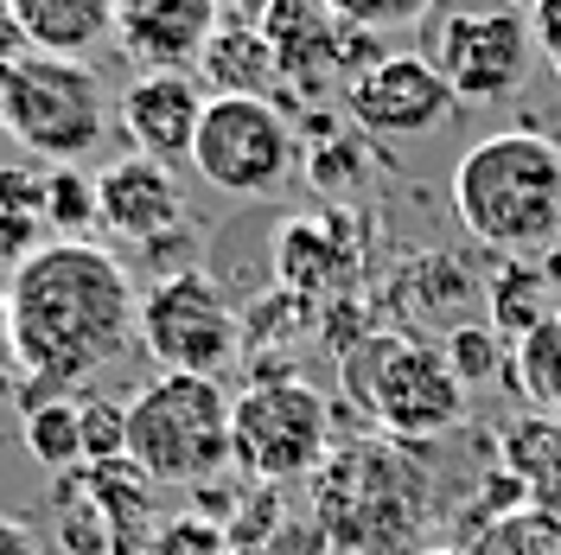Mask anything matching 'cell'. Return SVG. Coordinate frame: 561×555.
Returning <instances> with one entry per match:
<instances>
[{
    "label": "cell",
    "mask_w": 561,
    "mask_h": 555,
    "mask_svg": "<svg viewBox=\"0 0 561 555\" xmlns=\"http://www.w3.org/2000/svg\"><path fill=\"white\" fill-rule=\"evenodd\" d=\"M7 319L20 351V396L13 403H51L77 383L128 358L140 339V294L128 269L90 237H51L7 281Z\"/></svg>",
    "instance_id": "6da1fadb"
},
{
    "label": "cell",
    "mask_w": 561,
    "mask_h": 555,
    "mask_svg": "<svg viewBox=\"0 0 561 555\" xmlns=\"http://www.w3.org/2000/svg\"><path fill=\"white\" fill-rule=\"evenodd\" d=\"M454 217L491 256L542 262L561 243V140L536 128H497L454 167Z\"/></svg>",
    "instance_id": "7a4b0ae2"
},
{
    "label": "cell",
    "mask_w": 561,
    "mask_h": 555,
    "mask_svg": "<svg viewBox=\"0 0 561 555\" xmlns=\"http://www.w3.org/2000/svg\"><path fill=\"white\" fill-rule=\"evenodd\" d=\"M319 523L345 555H421L434 486L415 466L409 441H364L332 453L313 473Z\"/></svg>",
    "instance_id": "3957f363"
},
{
    "label": "cell",
    "mask_w": 561,
    "mask_h": 555,
    "mask_svg": "<svg viewBox=\"0 0 561 555\" xmlns=\"http://www.w3.org/2000/svg\"><path fill=\"white\" fill-rule=\"evenodd\" d=\"M339 389L389 441H409V448L454 434L472 403L440 339H415V332H357L339 351Z\"/></svg>",
    "instance_id": "277c9868"
},
{
    "label": "cell",
    "mask_w": 561,
    "mask_h": 555,
    "mask_svg": "<svg viewBox=\"0 0 561 555\" xmlns=\"http://www.w3.org/2000/svg\"><path fill=\"white\" fill-rule=\"evenodd\" d=\"M230 389L224 377H160L128 396V460L153 486H210L230 466Z\"/></svg>",
    "instance_id": "5b68a950"
},
{
    "label": "cell",
    "mask_w": 561,
    "mask_h": 555,
    "mask_svg": "<svg viewBox=\"0 0 561 555\" xmlns=\"http://www.w3.org/2000/svg\"><path fill=\"white\" fill-rule=\"evenodd\" d=\"M0 128L33 154L38 167H77L108 135V90L90 58L26 52L0 77Z\"/></svg>",
    "instance_id": "8992f818"
},
{
    "label": "cell",
    "mask_w": 561,
    "mask_h": 555,
    "mask_svg": "<svg viewBox=\"0 0 561 555\" xmlns=\"http://www.w3.org/2000/svg\"><path fill=\"white\" fill-rule=\"evenodd\" d=\"M332 460V403L300 377H255L230 403V466L255 486L313 479Z\"/></svg>",
    "instance_id": "52a82bcc"
},
{
    "label": "cell",
    "mask_w": 561,
    "mask_h": 555,
    "mask_svg": "<svg viewBox=\"0 0 561 555\" xmlns=\"http://www.w3.org/2000/svg\"><path fill=\"white\" fill-rule=\"evenodd\" d=\"M192 167L217 199H275L300 167V135L268 97H210Z\"/></svg>",
    "instance_id": "ba28073f"
},
{
    "label": "cell",
    "mask_w": 561,
    "mask_h": 555,
    "mask_svg": "<svg viewBox=\"0 0 561 555\" xmlns=\"http://www.w3.org/2000/svg\"><path fill=\"white\" fill-rule=\"evenodd\" d=\"M140 351L179 377H224L243 358V313L205 269H173L140 294Z\"/></svg>",
    "instance_id": "9c48e42d"
},
{
    "label": "cell",
    "mask_w": 561,
    "mask_h": 555,
    "mask_svg": "<svg viewBox=\"0 0 561 555\" xmlns=\"http://www.w3.org/2000/svg\"><path fill=\"white\" fill-rule=\"evenodd\" d=\"M434 70L447 77L459 109L511 103L536 70V33L517 7H459L434 26Z\"/></svg>",
    "instance_id": "30bf717a"
},
{
    "label": "cell",
    "mask_w": 561,
    "mask_h": 555,
    "mask_svg": "<svg viewBox=\"0 0 561 555\" xmlns=\"http://www.w3.org/2000/svg\"><path fill=\"white\" fill-rule=\"evenodd\" d=\"M454 90L447 77L434 70V58L421 52H389V58H370L345 83V115L357 135L370 140H421L434 128H447L454 115Z\"/></svg>",
    "instance_id": "8fae6325"
},
{
    "label": "cell",
    "mask_w": 561,
    "mask_h": 555,
    "mask_svg": "<svg viewBox=\"0 0 561 555\" xmlns=\"http://www.w3.org/2000/svg\"><path fill=\"white\" fill-rule=\"evenodd\" d=\"M224 20V0H115V45L140 70H198Z\"/></svg>",
    "instance_id": "7c38bea8"
},
{
    "label": "cell",
    "mask_w": 561,
    "mask_h": 555,
    "mask_svg": "<svg viewBox=\"0 0 561 555\" xmlns=\"http://www.w3.org/2000/svg\"><path fill=\"white\" fill-rule=\"evenodd\" d=\"M96 205H103V230L122 243H167L185 230V199H179V173L153 154H128L108 160L96 173Z\"/></svg>",
    "instance_id": "4fadbf2b"
},
{
    "label": "cell",
    "mask_w": 561,
    "mask_h": 555,
    "mask_svg": "<svg viewBox=\"0 0 561 555\" xmlns=\"http://www.w3.org/2000/svg\"><path fill=\"white\" fill-rule=\"evenodd\" d=\"M205 103L210 90L198 83V70H140L122 90V128L135 140V154H153V160L179 167V160H192Z\"/></svg>",
    "instance_id": "5bb4252c"
},
{
    "label": "cell",
    "mask_w": 561,
    "mask_h": 555,
    "mask_svg": "<svg viewBox=\"0 0 561 555\" xmlns=\"http://www.w3.org/2000/svg\"><path fill=\"white\" fill-rule=\"evenodd\" d=\"M351 269H357V249L339 237V217H294V224H280L275 275H280L287 294L319 301V294L345 287Z\"/></svg>",
    "instance_id": "9a60e30c"
},
{
    "label": "cell",
    "mask_w": 561,
    "mask_h": 555,
    "mask_svg": "<svg viewBox=\"0 0 561 555\" xmlns=\"http://www.w3.org/2000/svg\"><path fill=\"white\" fill-rule=\"evenodd\" d=\"M497 466L524 479L529 511L561 523V416H517L497 434Z\"/></svg>",
    "instance_id": "2e32d148"
},
{
    "label": "cell",
    "mask_w": 561,
    "mask_h": 555,
    "mask_svg": "<svg viewBox=\"0 0 561 555\" xmlns=\"http://www.w3.org/2000/svg\"><path fill=\"white\" fill-rule=\"evenodd\" d=\"M7 13L26 26L33 52L51 58H90L115 38V0H7Z\"/></svg>",
    "instance_id": "e0dca14e"
},
{
    "label": "cell",
    "mask_w": 561,
    "mask_h": 555,
    "mask_svg": "<svg viewBox=\"0 0 561 555\" xmlns=\"http://www.w3.org/2000/svg\"><path fill=\"white\" fill-rule=\"evenodd\" d=\"M198 77L210 83V97H268L280 83V65L255 20H224V33L198 58Z\"/></svg>",
    "instance_id": "ac0fdd59"
},
{
    "label": "cell",
    "mask_w": 561,
    "mask_h": 555,
    "mask_svg": "<svg viewBox=\"0 0 561 555\" xmlns=\"http://www.w3.org/2000/svg\"><path fill=\"white\" fill-rule=\"evenodd\" d=\"M485 307H491V326L517 346L524 332H536L556 307V275L529 256H497V275L485 281Z\"/></svg>",
    "instance_id": "d6986e66"
},
{
    "label": "cell",
    "mask_w": 561,
    "mask_h": 555,
    "mask_svg": "<svg viewBox=\"0 0 561 555\" xmlns=\"http://www.w3.org/2000/svg\"><path fill=\"white\" fill-rule=\"evenodd\" d=\"M396 301L415 313H447V326H459L466 319V307L472 301H485L479 294V281L466 275V262L459 256H440V249H427L421 262H409L402 269V281H396Z\"/></svg>",
    "instance_id": "ffe728a7"
},
{
    "label": "cell",
    "mask_w": 561,
    "mask_h": 555,
    "mask_svg": "<svg viewBox=\"0 0 561 555\" xmlns=\"http://www.w3.org/2000/svg\"><path fill=\"white\" fill-rule=\"evenodd\" d=\"M511 389L536 416H561V313H549L536 332L511 346Z\"/></svg>",
    "instance_id": "44dd1931"
},
{
    "label": "cell",
    "mask_w": 561,
    "mask_h": 555,
    "mask_svg": "<svg viewBox=\"0 0 561 555\" xmlns=\"http://www.w3.org/2000/svg\"><path fill=\"white\" fill-rule=\"evenodd\" d=\"M26 453L51 473H77L83 466V403H70V396L33 403L26 409Z\"/></svg>",
    "instance_id": "7402d4cb"
},
{
    "label": "cell",
    "mask_w": 561,
    "mask_h": 555,
    "mask_svg": "<svg viewBox=\"0 0 561 555\" xmlns=\"http://www.w3.org/2000/svg\"><path fill=\"white\" fill-rule=\"evenodd\" d=\"M440 351H447V364H454V377L466 389H485V383L511 377V339L497 332V326H479V319H459L440 332Z\"/></svg>",
    "instance_id": "603a6c76"
},
{
    "label": "cell",
    "mask_w": 561,
    "mask_h": 555,
    "mask_svg": "<svg viewBox=\"0 0 561 555\" xmlns=\"http://www.w3.org/2000/svg\"><path fill=\"white\" fill-rule=\"evenodd\" d=\"M96 224H103L96 179L77 173V167H51L45 173V230L51 237H90Z\"/></svg>",
    "instance_id": "cb8c5ba5"
},
{
    "label": "cell",
    "mask_w": 561,
    "mask_h": 555,
    "mask_svg": "<svg viewBox=\"0 0 561 555\" xmlns=\"http://www.w3.org/2000/svg\"><path fill=\"white\" fill-rule=\"evenodd\" d=\"M472 555H561V523H549L542 511H504V518H491L472 543Z\"/></svg>",
    "instance_id": "d4e9b609"
},
{
    "label": "cell",
    "mask_w": 561,
    "mask_h": 555,
    "mask_svg": "<svg viewBox=\"0 0 561 555\" xmlns=\"http://www.w3.org/2000/svg\"><path fill=\"white\" fill-rule=\"evenodd\" d=\"M128 460V403H83V466Z\"/></svg>",
    "instance_id": "484cf974"
},
{
    "label": "cell",
    "mask_w": 561,
    "mask_h": 555,
    "mask_svg": "<svg viewBox=\"0 0 561 555\" xmlns=\"http://www.w3.org/2000/svg\"><path fill=\"white\" fill-rule=\"evenodd\" d=\"M325 7L364 33H402V26H421L434 13V0H325Z\"/></svg>",
    "instance_id": "4316f807"
},
{
    "label": "cell",
    "mask_w": 561,
    "mask_h": 555,
    "mask_svg": "<svg viewBox=\"0 0 561 555\" xmlns=\"http://www.w3.org/2000/svg\"><path fill=\"white\" fill-rule=\"evenodd\" d=\"M230 530H217V518H173L160 523V536H153V555H230Z\"/></svg>",
    "instance_id": "83f0119b"
},
{
    "label": "cell",
    "mask_w": 561,
    "mask_h": 555,
    "mask_svg": "<svg viewBox=\"0 0 561 555\" xmlns=\"http://www.w3.org/2000/svg\"><path fill=\"white\" fill-rule=\"evenodd\" d=\"M307 173H313V185L325 199H332V192L345 199L351 185L364 179V147H357V140H332V147H319L313 160H307Z\"/></svg>",
    "instance_id": "f1b7e54d"
},
{
    "label": "cell",
    "mask_w": 561,
    "mask_h": 555,
    "mask_svg": "<svg viewBox=\"0 0 561 555\" xmlns=\"http://www.w3.org/2000/svg\"><path fill=\"white\" fill-rule=\"evenodd\" d=\"M45 173L51 167H0V217H45Z\"/></svg>",
    "instance_id": "f546056e"
},
{
    "label": "cell",
    "mask_w": 561,
    "mask_h": 555,
    "mask_svg": "<svg viewBox=\"0 0 561 555\" xmlns=\"http://www.w3.org/2000/svg\"><path fill=\"white\" fill-rule=\"evenodd\" d=\"M529 33H536V58L561 77V0H529Z\"/></svg>",
    "instance_id": "4dcf8cb0"
},
{
    "label": "cell",
    "mask_w": 561,
    "mask_h": 555,
    "mask_svg": "<svg viewBox=\"0 0 561 555\" xmlns=\"http://www.w3.org/2000/svg\"><path fill=\"white\" fill-rule=\"evenodd\" d=\"M0 396H20V351H13V319H7V287H0Z\"/></svg>",
    "instance_id": "1f68e13d"
},
{
    "label": "cell",
    "mask_w": 561,
    "mask_h": 555,
    "mask_svg": "<svg viewBox=\"0 0 561 555\" xmlns=\"http://www.w3.org/2000/svg\"><path fill=\"white\" fill-rule=\"evenodd\" d=\"M26 52H33V38H26V26L7 13V0H0V65H20Z\"/></svg>",
    "instance_id": "d6a6232c"
},
{
    "label": "cell",
    "mask_w": 561,
    "mask_h": 555,
    "mask_svg": "<svg viewBox=\"0 0 561 555\" xmlns=\"http://www.w3.org/2000/svg\"><path fill=\"white\" fill-rule=\"evenodd\" d=\"M0 555H38V536L26 530V523L0 518Z\"/></svg>",
    "instance_id": "836d02e7"
},
{
    "label": "cell",
    "mask_w": 561,
    "mask_h": 555,
    "mask_svg": "<svg viewBox=\"0 0 561 555\" xmlns=\"http://www.w3.org/2000/svg\"><path fill=\"white\" fill-rule=\"evenodd\" d=\"M224 13H237V20H262L268 0H224Z\"/></svg>",
    "instance_id": "e575fe53"
},
{
    "label": "cell",
    "mask_w": 561,
    "mask_h": 555,
    "mask_svg": "<svg viewBox=\"0 0 561 555\" xmlns=\"http://www.w3.org/2000/svg\"><path fill=\"white\" fill-rule=\"evenodd\" d=\"M421 555H472V550H466V543H427Z\"/></svg>",
    "instance_id": "d590c367"
},
{
    "label": "cell",
    "mask_w": 561,
    "mask_h": 555,
    "mask_svg": "<svg viewBox=\"0 0 561 555\" xmlns=\"http://www.w3.org/2000/svg\"><path fill=\"white\" fill-rule=\"evenodd\" d=\"M0 77H7V65H0Z\"/></svg>",
    "instance_id": "8d00e7d4"
}]
</instances>
